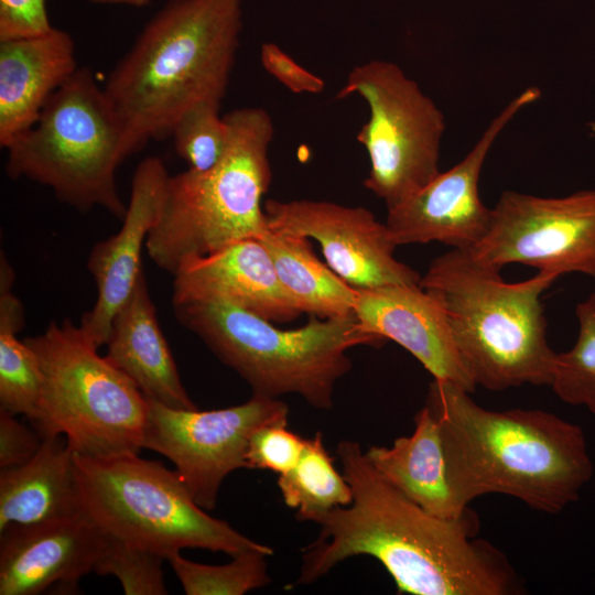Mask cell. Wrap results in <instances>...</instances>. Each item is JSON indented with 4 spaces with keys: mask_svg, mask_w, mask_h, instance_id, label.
<instances>
[{
    "mask_svg": "<svg viewBox=\"0 0 595 595\" xmlns=\"http://www.w3.org/2000/svg\"><path fill=\"white\" fill-rule=\"evenodd\" d=\"M336 454L353 499L314 520L320 533L303 550L298 584L317 581L348 558L369 555L383 565L399 593H520L504 553L475 537L474 515L452 521L429 513L381 476L356 441H340Z\"/></svg>",
    "mask_w": 595,
    "mask_h": 595,
    "instance_id": "1",
    "label": "cell"
},
{
    "mask_svg": "<svg viewBox=\"0 0 595 595\" xmlns=\"http://www.w3.org/2000/svg\"><path fill=\"white\" fill-rule=\"evenodd\" d=\"M439 421L457 501L512 496L558 513L578 499L593 464L582 428L542 410L491 411L448 380L430 383L425 403Z\"/></svg>",
    "mask_w": 595,
    "mask_h": 595,
    "instance_id": "2",
    "label": "cell"
},
{
    "mask_svg": "<svg viewBox=\"0 0 595 595\" xmlns=\"http://www.w3.org/2000/svg\"><path fill=\"white\" fill-rule=\"evenodd\" d=\"M241 29V0H170L145 24L104 87L130 155L194 106L221 104Z\"/></svg>",
    "mask_w": 595,
    "mask_h": 595,
    "instance_id": "3",
    "label": "cell"
},
{
    "mask_svg": "<svg viewBox=\"0 0 595 595\" xmlns=\"http://www.w3.org/2000/svg\"><path fill=\"white\" fill-rule=\"evenodd\" d=\"M558 278L539 271L509 283L469 249H451L430 263L420 285L441 303L475 385L500 391L551 385L558 353L547 339L541 295Z\"/></svg>",
    "mask_w": 595,
    "mask_h": 595,
    "instance_id": "4",
    "label": "cell"
},
{
    "mask_svg": "<svg viewBox=\"0 0 595 595\" xmlns=\"http://www.w3.org/2000/svg\"><path fill=\"white\" fill-rule=\"evenodd\" d=\"M172 305L180 324L246 380L252 394L295 393L320 410L333 407L335 386L351 368L348 350L385 343L363 331L355 314L312 316L301 327L282 329L215 298L172 296Z\"/></svg>",
    "mask_w": 595,
    "mask_h": 595,
    "instance_id": "5",
    "label": "cell"
},
{
    "mask_svg": "<svg viewBox=\"0 0 595 595\" xmlns=\"http://www.w3.org/2000/svg\"><path fill=\"white\" fill-rule=\"evenodd\" d=\"M224 118L229 140L223 159L207 172L187 169L169 176L147 240L150 259L173 275L186 261L259 238L268 228L262 198L272 178V119L258 107L234 109Z\"/></svg>",
    "mask_w": 595,
    "mask_h": 595,
    "instance_id": "6",
    "label": "cell"
},
{
    "mask_svg": "<svg viewBox=\"0 0 595 595\" xmlns=\"http://www.w3.org/2000/svg\"><path fill=\"white\" fill-rule=\"evenodd\" d=\"M6 150L11 178L47 186L80 212L101 207L125 217L127 205L116 183L117 169L130 156L125 129L89 68H77Z\"/></svg>",
    "mask_w": 595,
    "mask_h": 595,
    "instance_id": "7",
    "label": "cell"
},
{
    "mask_svg": "<svg viewBox=\"0 0 595 595\" xmlns=\"http://www.w3.org/2000/svg\"><path fill=\"white\" fill-rule=\"evenodd\" d=\"M82 510L108 536L165 560L182 549L231 556L271 547L241 534L199 507L176 470L138 454L89 457L74 453Z\"/></svg>",
    "mask_w": 595,
    "mask_h": 595,
    "instance_id": "8",
    "label": "cell"
},
{
    "mask_svg": "<svg viewBox=\"0 0 595 595\" xmlns=\"http://www.w3.org/2000/svg\"><path fill=\"white\" fill-rule=\"evenodd\" d=\"M42 372L36 415L44 436L62 435L78 455L139 454L148 401L137 386L68 318L24 339Z\"/></svg>",
    "mask_w": 595,
    "mask_h": 595,
    "instance_id": "9",
    "label": "cell"
},
{
    "mask_svg": "<svg viewBox=\"0 0 595 595\" xmlns=\"http://www.w3.org/2000/svg\"><path fill=\"white\" fill-rule=\"evenodd\" d=\"M360 96L369 119L356 139L370 161L367 190L393 208L430 183L439 170L444 116L396 63L355 66L336 98Z\"/></svg>",
    "mask_w": 595,
    "mask_h": 595,
    "instance_id": "10",
    "label": "cell"
},
{
    "mask_svg": "<svg viewBox=\"0 0 595 595\" xmlns=\"http://www.w3.org/2000/svg\"><path fill=\"white\" fill-rule=\"evenodd\" d=\"M147 401L142 447L169 458L205 510L215 508L224 479L236 469L247 468L246 452L253 432L289 418L283 401L258 394L241 404L208 411Z\"/></svg>",
    "mask_w": 595,
    "mask_h": 595,
    "instance_id": "11",
    "label": "cell"
},
{
    "mask_svg": "<svg viewBox=\"0 0 595 595\" xmlns=\"http://www.w3.org/2000/svg\"><path fill=\"white\" fill-rule=\"evenodd\" d=\"M488 266L533 267L560 277L580 272L595 278V190L564 197L501 193L489 229L469 249Z\"/></svg>",
    "mask_w": 595,
    "mask_h": 595,
    "instance_id": "12",
    "label": "cell"
},
{
    "mask_svg": "<svg viewBox=\"0 0 595 595\" xmlns=\"http://www.w3.org/2000/svg\"><path fill=\"white\" fill-rule=\"evenodd\" d=\"M540 96L534 86L518 94L458 163L388 209L386 224L397 246L439 241L452 249H470L483 239L493 217V208L485 206L478 194L485 160L506 126Z\"/></svg>",
    "mask_w": 595,
    "mask_h": 595,
    "instance_id": "13",
    "label": "cell"
},
{
    "mask_svg": "<svg viewBox=\"0 0 595 595\" xmlns=\"http://www.w3.org/2000/svg\"><path fill=\"white\" fill-rule=\"evenodd\" d=\"M268 228L315 239L327 266L355 289L416 285L421 275L394 257L387 224L365 207L327 201L267 199Z\"/></svg>",
    "mask_w": 595,
    "mask_h": 595,
    "instance_id": "14",
    "label": "cell"
},
{
    "mask_svg": "<svg viewBox=\"0 0 595 595\" xmlns=\"http://www.w3.org/2000/svg\"><path fill=\"white\" fill-rule=\"evenodd\" d=\"M170 174L160 158L148 156L137 166L127 212L119 231L97 242L87 268L97 286V299L79 326L97 347L106 346L112 320L129 299L144 270L141 253L155 225Z\"/></svg>",
    "mask_w": 595,
    "mask_h": 595,
    "instance_id": "15",
    "label": "cell"
},
{
    "mask_svg": "<svg viewBox=\"0 0 595 595\" xmlns=\"http://www.w3.org/2000/svg\"><path fill=\"white\" fill-rule=\"evenodd\" d=\"M106 533L83 510L72 517L0 532V595L73 593L95 571Z\"/></svg>",
    "mask_w": 595,
    "mask_h": 595,
    "instance_id": "16",
    "label": "cell"
},
{
    "mask_svg": "<svg viewBox=\"0 0 595 595\" xmlns=\"http://www.w3.org/2000/svg\"><path fill=\"white\" fill-rule=\"evenodd\" d=\"M354 313L363 331L403 347L433 379L475 391L441 303L420 284L357 289Z\"/></svg>",
    "mask_w": 595,
    "mask_h": 595,
    "instance_id": "17",
    "label": "cell"
},
{
    "mask_svg": "<svg viewBox=\"0 0 595 595\" xmlns=\"http://www.w3.org/2000/svg\"><path fill=\"white\" fill-rule=\"evenodd\" d=\"M173 277L172 296L224 300L271 322H290L302 314L283 290L259 238L191 259Z\"/></svg>",
    "mask_w": 595,
    "mask_h": 595,
    "instance_id": "18",
    "label": "cell"
},
{
    "mask_svg": "<svg viewBox=\"0 0 595 595\" xmlns=\"http://www.w3.org/2000/svg\"><path fill=\"white\" fill-rule=\"evenodd\" d=\"M77 68L74 40L64 30L0 41L1 148L35 123L48 98Z\"/></svg>",
    "mask_w": 595,
    "mask_h": 595,
    "instance_id": "19",
    "label": "cell"
},
{
    "mask_svg": "<svg viewBox=\"0 0 595 595\" xmlns=\"http://www.w3.org/2000/svg\"><path fill=\"white\" fill-rule=\"evenodd\" d=\"M105 357L123 372L147 400L177 409H197L186 392L160 328L144 270L116 313Z\"/></svg>",
    "mask_w": 595,
    "mask_h": 595,
    "instance_id": "20",
    "label": "cell"
},
{
    "mask_svg": "<svg viewBox=\"0 0 595 595\" xmlns=\"http://www.w3.org/2000/svg\"><path fill=\"white\" fill-rule=\"evenodd\" d=\"M82 511L74 452L62 435L44 436L25 463L0 472V532Z\"/></svg>",
    "mask_w": 595,
    "mask_h": 595,
    "instance_id": "21",
    "label": "cell"
},
{
    "mask_svg": "<svg viewBox=\"0 0 595 595\" xmlns=\"http://www.w3.org/2000/svg\"><path fill=\"white\" fill-rule=\"evenodd\" d=\"M414 431L390 447L374 445L366 452L372 466L404 496L429 513L461 520L470 512L455 498L447 475L440 425L425 404L414 416Z\"/></svg>",
    "mask_w": 595,
    "mask_h": 595,
    "instance_id": "22",
    "label": "cell"
},
{
    "mask_svg": "<svg viewBox=\"0 0 595 595\" xmlns=\"http://www.w3.org/2000/svg\"><path fill=\"white\" fill-rule=\"evenodd\" d=\"M259 239L283 290L302 313L320 318L355 314L357 289L318 260L309 238L267 228Z\"/></svg>",
    "mask_w": 595,
    "mask_h": 595,
    "instance_id": "23",
    "label": "cell"
},
{
    "mask_svg": "<svg viewBox=\"0 0 595 595\" xmlns=\"http://www.w3.org/2000/svg\"><path fill=\"white\" fill-rule=\"evenodd\" d=\"M14 272L6 256L0 260V410L33 421L39 405L42 372L35 351L17 336L24 325L22 302L12 292Z\"/></svg>",
    "mask_w": 595,
    "mask_h": 595,
    "instance_id": "24",
    "label": "cell"
},
{
    "mask_svg": "<svg viewBox=\"0 0 595 595\" xmlns=\"http://www.w3.org/2000/svg\"><path fill=\"white\" fill-rule=\"evenodd\" d=\"M278 487L284 504L296 510L300 521L314 522L318 516L348 506L353 499L351 488L335 468L321 432L305 439L299 461L279 475Z\"/></svg>",
    "mask_w": 595,
    "mask_h": 595,
    "instance_id": "25",
    "label": "cell"
},
{
    "mask_svg": "<svg viewBox=\"0 0 595 595\" xmlns=\"http://www.w3.org/2000/svg\"><path fill=\"white\" fill-rule=\"evenodd\" d=\"M267 556L266 552L251 550L232 556L227 564L210 565L175 552L166 561L187 595H244L270 583Z\"/></svg>",
    "mask_w": 595,
    "mask_h": 595,
    "instance_id": "26",
    "label": "cell"
},
{
    "mask_svg": "<svg viewBox=\"0 0 595 595\" xmlns=\"http://www.w3.org/2000/svg\"><path fill=\"white\" fill-rule=\"evenodd\" d=\"M578 336L574 346L558 353L551 387L572 405H583L595 414V292L577 304Z\"/></svg>",
    "mask_w": 595,
    "mask_h": 595,
    "instance_id": "27",
    "label": "cell"
},
{
    "mask_svg": "<svg viewBox=\"0 0 595 595\" xmlns=\"http://www.w3.org/2000/svg\"><path fill=\"white\" fill-rule=\"evenodd\" d=\"M220 105L201 102L174 125L171 138L176 154L188 170L207 172L223 159L229 140L228 125L219 115Z\"/></svg>",
    "mask_w": 595,
    "mask_h": 595,
    "instance_id": "28",
    "label": "cell"
},
{
    "mask_svg": "<svg viewBox=\"0 0 595 595\" xmlns=\"http://www.w3.org/2000/svg\"><path fill=\"white\" fill-rule=\"evenodd\" d=\"M160 554L106 534L95 573L117 577L126 595H165Z\"/></svg>",
    "mask_w": 595,
    "mask_h": 595,
    "instance_id": "29",
    "label": "cell"
},
{
    "mask_svg": "<svg viewBox=\"0 0 595 595\" xmlns=\"http://www.w3.org/2000/svg\"><path fill=\"white\" fill-rule=\"evenodd\" d=\"M305 439L288 428V420L269 422L250 437L247 468L268 469L279 475L290 470L299 461Z\"/></svg>",
    "mask_w": 595,
    "mask_h": 595,
    "instance_id": "30",
    "label": "cell"
},
{
    "mask_svg": "<svg viewBox=\"0 0 595 595\" xmlns=\"http://www.w3.org/2000/svg\"><path fill=\"white\" fill-rule=\"evenodd\" d=\"M45 0H0V41L51 31Z\"/></svg>",
    "mask_w": 595,
    "mask_h": 595,
    "instance_id": "31",
    "label": "cell"
},
{
    "mask_svg": "<svg viewBox=\"0 0 595 595\" xmlns=\"http://www.w3.org/2000/svg\"><path fill=\"white\" fill-rule=\"evenodd\" d=\"M260 62L267 73L294 94H320L325 88L323 78L301 66L274 43L261 45Z\"/></svg>",
    "mask_w": 595,
    "mask_h": 595,
    "instance_id": "32",
    "label": "cell"
},
{
    "mask_svg": "<svg viewBox=\"0 0 595 595\" xmlns=\"http://www.w3.org/2000/svg\"><path fill=\"white\" fill-rule=\"evenodd\" d=\"M43 437L15 419V415L0 410V469L21 465L39 451Z\"/></svg>",
    "mask_w": 595,
    "mask_h": 595,
    "instance_id": "33",
    "label": "cell"
},
{
    "mask_svg": "<svg viewBox=\"0 0 595 595\" xmlns=\"http://www.w3.org/2000/svg\"><path fill=\"white\" fill-rule=\"evenodd\" d=\"M93 3L98 4H125L132 7H143L149 4L152 0H89Z\"/></svg>",
    "mask_w": 595,
    "mask_h": 595,
    "instance_id": "34",
    "label": "cell"
},
{
    "mask_svg": "<svg viewBox=\"0 0 595 595\" xmlns=\"http://www.w3.org/2000/svg\"><path fill=\"white\" fill-rule=\"evenodd\" d=\"M593 130L595 131V127H593Z\"/></svg>",
    "mask_w": 595,
    "mask_h": 595,
    "instance_id": "35",
    "label": "cell"
},
{
    "mask_svg": "<svg viewBox=\"0 0 595 595\" xmlns=\"http://www.w3.org/2000/svg\"><path fill=\"white\" fill-rule=\"evenodd\" d=\"M594 280H595V278H594ZM594 292H595V290H594Z\"/></svg>",
    "mask_w": 595,
    "mask_h": 595,
    "instance_id": "36",
    "label": "cell"
}]
</instances>
